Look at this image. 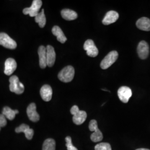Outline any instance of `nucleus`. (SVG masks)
I'll return each instance as SVG.
<instances>
[{
  "label": "nucleus",
  "mask_w": 150,
  "mask_h": 150,
  "mask_svg": "<svg viewBox=\"0 0 150 150\" xmlns=\"http://www.w3.org/2000/svg\"><path fill=\"white\" fill-rule=\"evenodd\" d=\"M71 113L73 115V122L77 125H80L86 121L87 113L84 111H80L79 108L74 105L71 108Z\"/></svg>",
  "instance_id": "1"
},
{
  "label": "nucleus",
  "mask_w": 150,
  "mask_h": 150,
  "mask_svg": "<svg viewBox=\"0 0 150 150\" xmlns=\"http://www.w3.org/2000/svg\"><path fill=\"white\" fill-rule=\"evenodd\" d=\"M75 76V69L71 66H67L61 70L58 75L60 81L63 82H70L73 80Z\"/></svg>",
  "instance_id": "2"
},
{
  "label": "nucleus",
  "mask_w": 150,
  "mask_h": 150,
  "mask_svg": "<svg viewBox=\"0 0 150 150\" xmlns=\"http://www.w3.org/2000/svg\"><path fill=\"white\" fill-rule=\"evenodd\" d=\"M10 90L11 92L17 95L22 94L25 90V87L21 82H20L18 77L15 75L10 78Z\"/></svg>",
  "instance_id": "3"
},
{
  "label": "nucleus",
  "mask_w": 150,
  "mask_h": 150,
  "mask_svg": "<svg viewBox=\"0 0 150 150\" xmlns=\"http://www.w3.org/2000/svg\"><path fill=\"white\" fill-rule=\"evenodd\" d=\"M118 56V52L116 51H112L109 52L101 62L100 66L101 69L103 70H106L109 68L116 61Z\"/></svg>",
  "instance_id": "4"
},
{
  "label": "nucleus",
  "mask_w": 150,
  "mask_h": 150,
  "mask_svg": "<svg viewBox=\"0 0 150 150\" xmlns=\"http://www.w3.org/2000/svg\"><path fill=\"white\" fill-rule=\"evenodd\" d=\"M42 5V2L41 0H34L30 7L25 8L23 10L25 15H29L30 17H36L39 13L40 10Z\"/></svg>",
  "instance_id": "5"
},
{
  "label": "nucleus",
  "mask_w": 150,
  "mask_h": 150,
  "mask_svg": "<svg viewBox=\"0 0 150 150\" xmlns=\"http://www.w3.org/2000/svg\"><path fill=\"white\" fill-rule=\"evenodd\" d=\"M0 45L12 50L15 49L17 47L16 41L4 32L0 33Z\"/></svg>",
  "instance_id": "6"
},
{
  "label": "nucleus",
  "mask_w": 150,
  "mask_h": 150,
  "mask_svg": "<svg viewBox=\"0 0 150 150\" xmlns=\"http://www.w3.org/2000/svg\"><path fill=\"white\" fill-rule=\"evenodd\" d=\"M83 48L86 51L87 54L90 57H95L98 54V50L92 40H87L85 41Z\"/></svg>",
  "instance_id": "7"
},
{
  "label": "nucleus",
  "mask_w": 150,
  "mask_h": 150,
  "mask_svg": "<svg viewBox=\"0 0 150 150\" xmlns=\"http://www.w3.org/2000/svg\"><path fill=\"white\" fill-rule=\"evenodd\" d=\"M120 100L123 103H127L129 98L132 96V93L130 88L127 86L121 87L117 91Z\"/></svg>",
  "instance_id": "8"
},
{
  "label": "nucleus",
  "mask_w": 150,
  "mask_h": 150,
  "mask_svg": "<svg viewBox=\"0 0 150 150\" xmlns=\"http://www.w3.org/2000/svg\"><path fill=\"white\" fill-rule=\"evenodd\" d=\"M137 53L141 59H145L149 54V46L145 41L139 42L137 47Z\"/></svg>",
  "instance_id": "9"
},
{
  "label": "nucleus",
  "mask_w": 150,
  "mask_h": 150,
  "mask_svg": "<svg viewBox=\"0 0 150 150\" xmlns=\"http://www.w3.org/2000/svg\"><path fill=\"white\" fill-rule=\"evenodd\" d=\"M27 114L28 118L32 122H38L40 120V116L36 111V106L34 103L30 104L27 107Z\"/></svg>",
  "instance_id": "10"
},
{
  "label": "nucleus",
  "mask_w": 150,
  "mask_h": 150,
  "mask_svg": "<svg viewBox=\"0 0 150 150\" xmlns=\"http://www.w3.org/2000/svg\"><path fill=\"white\" fill-rule=\"evenodd\" d=\"M118 17L119 15L116 11H108L102 20V23L105 25H109L116 21L118 20Z\"/></svg>",
  "instance_id": "11"
},
{
  "label": "nucleus",
  "mask_w": 150,
  "mask_h": 150,
  "mask_svg": "<svg viewBox=\"0 0 150 150\" xmlns=\"http://www.w3.org/2000/svg\"><path fill=\"white\" fill-rule=\"evenodd\" d=\"M38 54L39 56V64L41 69H45L47 65V55L46 47L41 46L38 50Z\"/></svg>",
  "instance_id": "12"
},
{
  "label": "nucleus",
  "mask_w": 150,
  "mask_h": 150,
  "mask_svg": "<svg viewBox=\"0 0 150 150\" xmlns=\"http://www.w3.org/2000/svg\"><path fill=\"white\" fill-rule=\"evenodd\" d=\"M40 95L42 100L45 101H50L52 96V90L50 86L48 85H43L40 90Z\"/></svg>",
  "instance_id": "13"
},
{
  "label": "nucleus",
  "mask_w": 150,
  "mask_h": 150,
  "mask_svg": "<svg viewBox=\"0 0 150 150\" xmlns=\"http://www.w3.org/2000/svg\"><path fill=\"white\" fill-rule=\"evenodd\" d=\"M16 133L23 132L26 137L28 139H31L34 134V131L32 129H30L29 126L26 124H22L19 127H17L15 129Z\"/></svg>",
  "instance_id": "14"
},
{
  "label": "nucleus",
  "mask_w": 150,
  "mask_h": 150,
  "mask_svg": "<svg viewBox=\"0 0 150 150\" xmlns=\"http://www.w3.org/2000/svg\"><path fill=\"white\" fill-rule=\"evenodd\" d=\"M17 68L16 61L12 58L6 59L5 64V74L10 76L12 75Z\"/></svg>",
  "instance_id": "15"
},
{
  "label": "nucleus",
  "mask_w": 150,
  "mask_h": 150,
  "mask_svg": "<svg viewBox=\"0 0 150 150\" xmlns=\"http://www.w3.org/2000/svg\"><path fill=\"white\" fill-rule=\"evenodd\" d=\"M46 55H47V65L48 67L54 66L56 60V53L54 49L52 46L48 45L46 47Z\"/></svg>",
  "instance_id": "16"
},
{
  "label": "nucleus",
  "mask_w": 150,
  "mask_h": 150,
  "mask_svg": "<svg viewBox=\"0 0 150 150\" xmlns=\"http://www.w3.org/2000/svg\"><path fill=\"white\" fill-rule=\"evenodd\" d=\"M137 27L142 31H150V20L147 17H142L136 22Z\"/></svg>",
  "instance_id": "17"
},
{
  "label": "nucleus",
  "mask_w": 150,
  "mask_h": 150,
  "mask_svg": "<svg viewBox=\"0 0 150 150\" xmlns=\"http://www.w3.org/2000/svg\"><path fill=\"white\" fill-rule=\"evenodd\" d=\"M52 32L54 35L57 37V40L59 42L64 43L67 41V38L59 26H54L52 29Z\"/></svg>",
  "instance_id": "18"
},
{
  "label": "nucleus",
  "mask_w": 150,
  "mask_h": 150,
  "mask_svg": "<svg viewBox=\"0 0 150 150\" xmlns=\"http://www.w3.org/2000/svg\"><path fill=\"white\" fill-rule=\"evenodd\" d=\"M61 16L62 18L67 21L74 20L77 18V14L75 11L70 9H64L61 11Z\"/></svg>",
  "instance_id": "19"
},
{
  "label": "nucleus",
  "mask_w": 150,
  "mask_h": 150,
  "mask_svg": "<svg viewBox=\"0 0 150 150\" xmlns=\"http://www.w3.org/2000/svg\"><path fill=\"white\" fill-rule=\"evenodd\" d=\"M18 110H13L11 108L7 106L4 107L2 110V114L5 116L6 118H8L10 120H13L16 114H18Z\"/></svg>",
  "instance_id": "20"
},
{
  "label": "nucleus",
  "mask_w": 150,
  "mask_h": 150,
  "mask_svg": "<svg viewBox=\"0 0 150 150\" xmlns=\"http://www.w3.org/2000/svg\"><path fill=\"white\" fill-rule=\"evenodd\" d=\"M35 20L36 22L38 23L39 26L41 28H43L45 26V25L46 23V18L44 13L43 9H42V11L40 12H39L38 15L35 17Z\"/></svg>",
  "instance_id": "21"
},
{
  "label": "nucleus",
  "mask_w": 150,
  "mask_h": 150,
  "mask_svg": "<svg viewBox=\"0 0 150 150\" xmlns=\"http://www.w3.org/2000/svg\"><path fill=\"white\" fill-rule=\"evenodd\" d=\"M56 142L52 139H46L43 142L42 150H55Z\"/></svg>",
  "instance_id": "22"
},
{
  "label": "nucleus",
  "mask_w": 150,
  "mask_h": 150,
  "mask_svg": "<svg viewBox=\"0 0 150 150\" xmlns=\"http://www.w3.org/2000/svg\"><path fill=\"white\" fill-rule=\"evenodd\" d=\"M103 139V134L101 131L97 129L91 135V139L94 142H97L102 141Z\"/></svg>",
  "instance_id": "23"
},
{
  "label": "nucleus",
  "mask_w": 150,
  "mask_h": 150,
  "mask_svg": "<svg viewBox=\"0 0 150 150\" xmlns=\"http://www.w3.org/2000/svg\"><path fill=\"white\" fill-rule=\"evenodd\" d=\"M95 150H112L111 145L108 143L102 142L95 146Z\"/></svg>",
  "instance_id": "24"
},
{
  "label": "nucleus",
  "mask_w": 150,
  "mask_h": 150,
  "mask_svg": "<svg viewBox=\"0 0 150 150\" xmlns=\"http://www.w3.org/2000/svg\"><path fill=\"white\" fill-rule=\"evenodd\" d=\"M66 144V146L67 147V150H78L76 147H75L72 143V139L70 136H67L65 139Z\"/></svg>",
  "instance_id": "25"
},
{
  "label": "nucleus",
  "mask_w": 150,
  "mask_h": 150,
  "mask_svg": "<svg viewBox=\"0 0 150 150\" xmlns=\"http://www.w3.org/2000/svg\"><path fill=\"white\" fill-rule=\"evenodd\" d=\"M89 129L91 131H95L97 129H98L97 122L95 120H92L89 123Z\"/></svg>",
  "instance_id": "26"
},
{
  "label": "nucleus",
  "mask_w": 150,
  "mask_h": 150,
  "mask_svg": "<svg viewBox=\"0 0 150 150\" xmlns=\"http://www.w3.org/2000/svg\"><path fill=\"white\" fill-rule=\"evenodd\" d=\"M7 124V121L5 116L3 114H0V127L5 126Z\"/></svg>",
  "instance_id": "27"
},
{
  "label": "nucleus",
  "mask_w": 150,
  "mask_h": 150,
  "mask_svg": "<svg viewBox=\"0 0 150 150\" xmlns=\"http://www.w3.org/2000/svg\"><path fill=\"white\" fill-rule=\"evenodd\" d=\"M136 150H150L149 149H138Z\"/></svg>",
  "instance_id": "28"
},
{
  "label": "nucleus",
  "mask_w": 150,
  "mask_h": 150,
  "mask_svg": "<svg viewBox=\"0 0 150 150\" xmlns=\"http://www.w3.org/2000/svg\"><path fill=\"white\" fill-rule=\"evenodd\" d=\"M0 130H1V127H0Z\"/></svg>",
  "instance_id": "29"
}]
</instances>
